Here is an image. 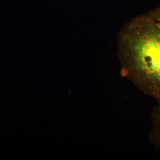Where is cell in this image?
<instances>
[{
    "label": "cell",
    "mask_w": 160,
    "mask_h": 160,
    "mask_svg": "<svg viewBox=\"0 0 160 160\" xmlns=\"http://www.w3.org/2000/svg\"><path fill=\"white\" fill-rule=\"evenodd\" d=\"M121 74L160 104V24L149 15L135 17L118 38Z\"/></svg>",
    "instance_id": "6da1fadb"
},
{
    "label": "cell",
    "mask_w": 160,
    "mask_h": 160,
    "mask_svg": "<svg viewBox=\"0 0 160 160\" xmlns=\"http://www.w3.org/2000/svg\"><path fill=\"white\" fill-rule=\"evenodd\" d=\"M149 139L155 148L160 149V104H158L152 112Z\"/></svg>",
    "instance_id": "7a4b0ae2"
},
{
    "label": "cell",
    "mask_w": 160,
    "mask_h": 160,
    "mask_svg": "<svg viewBox=\"0 0 160 160\" xmlns=\"http://www.w3.org/2000/svg\"><path fill=\"white\" fill-rule=\"evenodd\" d=\"M148 15L160 24V7L154 11H152Z\"/></svg>",
    "instance_id": "3957f363"
}]
</instances>
